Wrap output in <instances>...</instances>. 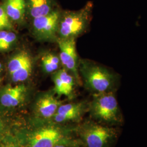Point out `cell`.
Wrapping results in <instances>:
<instances>
[{
  "mask_svg": "<svg viewBox=\"0 0 147 147\" xmlns=\"http://www.w3.org/2000/svg\"><path fill=\"white\" fill-rule=\"evenodd\" d=\"M79 70L85 88L93 94L117 92L119 87L120 76L98 63L81 60Z\"/></svg>",
  "mask_w": 147,
  "mask_h": 147,
  "instance_id": "obj_1",
  "label": "cell"
},
{
  "mask_svg": "<svg viewBox=\"0 0 147 147\" xmlns=\"http://www.w3.org/2000/svg\"><path fill=\"white\" fill-rule=\"evenodd\" d=\"M88 112L93 121L106 126L121 127L124 124L116 92L93 94Z\"/></svg>",
  "mask_w": 147,
  "mask_h": 147,
  "instance_id": "obj_2",
  "label": "cell"
},
{
  "mask_svg": "<svg viewBox=\"0 0 147 147\" xmlns=\"http://www.w3.org/2000/svg\"><path fill=\"white\" fill-rule=\"evenodd\" d=\"M84 147H114L121 135V127H111L93 119L86 120L76 129Z\"/></svg>",
  "mask_w": 147,
  "mask_h": 147,
  "instance_id": "obj_3",
  "label": "cell"
},
{
  "mask_svg": "<svg viewBox=\"0 0 147 147\" xmlns=\"http://www.w3.org/2000/svg\"><path fill=\"white\" fill-rule=\"evenodd\" d=\"M93 7V3L88 2L79 10L62 13L58 26V38L76 39L86 31L91 20Z\"/></svg>",
  "mask_w": 147,
  "mask_h": 147,
  "instance_id": "obj_4",
  "label": "cell"
},
{
  "mask_svg": "<svg viewBox=\"0 0 147 147\" xmlns=\"http://www.w3.org/2000/svg\"><path fill=\"white\" fill-rule=\"evenodd\" d=\"M70 134L56 125L42 126L32 132L26 137L24 147H54L61 142L70 139Z\"/></svg>",
  "mask_w": 147,
  "mask_h": 147,
  "instance_id": "obj_5",
  "label": "cell"
},
{
  "mask_svg": "<svg viewBox=\"0 0 147 147\" xmlns=\"http://www.w3.org/2000/svg\"><path fill=\"white\" fill-rule=\"evenodd\" d=\"M61 14L58 9H55L46 16L32 20V33L37 40L42 42L57 41Z\"/></svg>",
  "mask_w": 147,
  "mask_h": 147,
  "instance_id": "obj_6",
  "label": "cell"
},
{
  "mask_svg": "<svg viewBox=\"0 0 147 147\" xmlns=\"http://www.w3.org/2000/svg\"><path fill=\"white\" fill-rule=\"evenodd\" d=\"M33 59L31 54L25 50L16 53L9 61L8 70L11 80L21 84L31 76L33 69Z\"/></svg>",
  "mask_w": 147,
  "mask_h": 147,
  "instance_id": "obj_7",
  "label": "cell"
},
{
  "mask_svg": "<svg viewBox=\"0 0 147 147\" xmlns=\"http://www.w3.org/2000/svg\"><path fill=\"white\" fill-rule=\"evenodd\" d=\"M75 38H58L59 48V59L64 68L71 74L76 79L78 84H81V79L79 73V61L76 51Z\"/></svg>",
  "mask_w": 147,
  "mask_h": 147,
  "instance_id": "obj_8",
  "label": "cell"
},
{
  "mask_svg": "<svg viewBox=\"0 0 147 147\" xmlns=\"http://www.w3.org/2000/svg\"><path fill=\"white\" fill-rule=\"evenodd\" d=\"M88 109L89 102L87 101L62 104L58 107L53 118L57 123L80 121L85 113L88 111Z\"/></svg>",
  "mask_w": 147,
  "mask_h": 147,
  "instance_id": "obj_9",
  "label": "cell"
},
{
  "mask_svg": "<svg viewBox=\"0 0 147 147\" xmlns=\"http://www.w3.org/2000/svg\"><path fill=\"white\" fill-rule=\"evenodd\" d=\"M52 79L54 84V93L58 96H73L76 80L67 69L64 68L58 69L53 73Z\"/></svg>",
  "mask_w": 147,
  "mask_h": 147,
  "instance_id": "obj_10",
  "label": "cell"
},
{
  "mask_svg": "<svg viewBox=\"0 0 147 147\" xmlns=\"http://www.w3.org/2000/svg\"><path fill=\"white\" fill-rule=\"evenodd\" d=\"M62 101L58 100L53 93H46L37 98L34 105V112L37 117L44 119L53 117Z\"/></svg>",
  "mask_w": 147,
  "mask_h": 147,
  "instance_id": "obj_11",
  "label": "cell"
},
{
  "mask_svg": "<svg viewBox=\"0 0 147 147\" xmlns=\"http://www.w3.org/2000/svg\"><path fill=\"white\" fill-rule=\"evenodd\" d=\"M27 88L24 84L8 86L2 89L0 93V103L7 108L16 107L22 104L26 98Z\"/></svg>",
  "mask_w": 147,
  "mask_h": 147,
  "instance_id": "obj_12",
  "label": "cell"
},
{
  "mask_svg": "<svg viewBox=\"0 0 147 147\" xmlns=\"http://www.w3.org/2000/svg\"><path fill=\"white\" fill-rule=\"evenodd\" d=\"M26 16L31 20L46 16L55 9V0H25Z\"/></svg>",
  "mask_w": 147,
  "mask_h": 147,
  "instance_id": "obj_13",
  "label": "cell"
},
{
  "mask_svg": "<svg viewBox=\"0 0 147 147\" xmlns=\"http://www.w3.org/2000/svg\"><path fill=\"white\" fill-rule=\"evenodd\" d=\"M11 21L21 23L26 16L25 0H5L2 5Z\"/></svg>",
  "mask_w": 147,
  "mask_h": 147,
  "instance_id": "obj_14",
  "label": "cell"
},
{
  "mask_svg": "<svg viewBox=\"0 0 147 147\" xmlns=\"http://www.w3.org/2000/svg\"><path fill=\"white\" fill-rule=\"evenodd\" d=\"M41 65L43 71L47 74H53L59 69L61 64L59 57L52 52H47L42 54Z\"/></svg>",
  "mask_w": 147,
  "mask_h": 147,
  "instance_id": "obj_15",
  "label": "cell"
},
{
  "mask_svg": "<svg viewBox=\"0 0 147 147\" xmlns=\"http://www.w3.org/2000/svg\"><path fill=\"white\" fill-rule=\"evenodd\" d=\"M18 37L12 31H0V53L9 50L17 42Z\"/></svg>",
  "mask_w": 147,
  "mask_h": 147,
  "instance_id": "obj_16",
  "label": "cell"
},
{
  "mask_svg": "<svg viewBox=\"0 0 147 147\" xmlns=\"http://www.w3.org/2000/svg\"><path fill=\"white\" fill-rule=\"evenodd\" d=\"M13 28L11 19L5 13L3 5H0V31H12Z\"/></svg>",
  "mask_w": 147,
  "mask_h": 147,
  "instance_id": "obj_17",
  "label": "cell"
},
{
  "mask_svg": "<svg viewBox=\"0 0 147 147\" xmlns=\"http://www.w3.org/2000/svg\"><path fill=\"white\" fill-rule=\"evenodd\" d=\"M54 147H84L82 142L80 140H74V139H69L65 141L61 142Z\"/></svg>",
  "mask_w": 147,
  "mask_h": 147,
  "instance_id": "obj_18",
  "label": "cell"
},
{
  "mask_svg": "<svg viewBox=\"0 0 147 147\" xmlns=\"http://www.w3.org/2000/svg\"><path fill=\"white\" fill-rule=\"evenodd\" d=\"M0 147H22L19 144L13 143V142H8L4 144H0Z\"/></svg>",
  "mask_w": 147,
  "mask_h": 147,
  "instance_id": "obj_19",
  "label": "cell"
},
{
  "mask_svg": "<svg viewBox=\"0 0 147 147\" xmlns=\"http://www.w3.org/2000/svg\"><path fill=\"white\" fill-rule=\"evenodd\" d=\"M3 123L2 122V121L0 120V135L1 134V132L2 131V130H3Z\"/></svg>",
  "mask_w": 147,
  "mask_h": 147,
  "instance_id": "obj_20",
  "label": "cell"
},
{
  "mask_svg": "<svg viewBox=\"0 0 147 147\" xmlns=\"http://www.w3.org/2000/svg\"><path fill=\"white\" fill-rule=\"evenodd\" d=\"M2 64L0 62V73H1V71H2Z\"/></svg>",
  "mask_w": 147,
  "mask_h": 147,
  "instance_id": "obj_21",
  "label": "cell"
}]
</instances>
